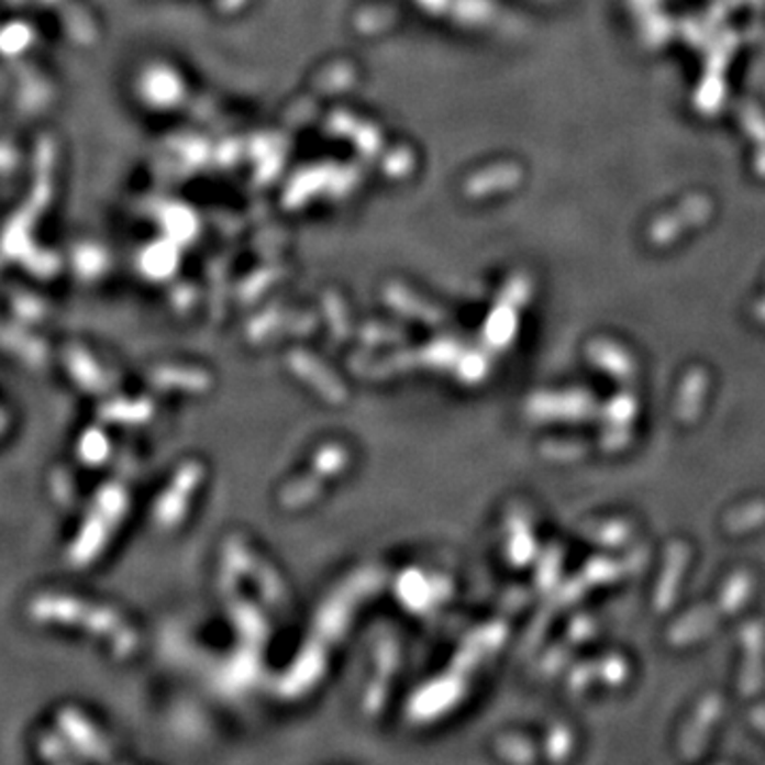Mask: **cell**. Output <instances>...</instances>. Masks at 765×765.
Here are the masks:
<instances>
[{
    "instance_id": "cell-3",
    "label": "cell",
    "mask_w": 765,
    "mask_h": 765,
    "mask_svg": "<svg viewBox=\"0 0 765 765\" xmlns=\"http://www.w3.org/2000/svg\"><path fill=\"white\" fill-rule=\"evenodd\" d=\"M719 714H721V700L717 696H708L701 701L694 721L687 725V732L683 733V740H680V749L687 760H696L700 755L703 742L708 738V730L719 719Z\"/></svg>"
},
{
    "instance_id": "cell-4",
    "label": "cell",
    "mask_w": 765,
    "mask_h": 765,
    "mask_svg": "<svg viewBox=\"0 0 765 765\" xmlns=\"http://www.w3.org/2000/svg\"><path fill=\"white\" fill-rule=\"evenodd\" d=\"M687 562H689V546L685 542H672V546L666 553V566L662 573V580H659L657 594H655V608L657 610H666L674 602Z\"/></svg>"
},
{
    "instance_id": "cell-1",
    "label": "cell",
    "mask_w": 765,
    "mask_h": 765,
    "mask_svg": "<svg viewBox=\"0 0 765 765\" xmlns=\"http://www.w3.org/2000/svg\"><path fill=\"white\" fill-rule=\"evenodd\" d=\"M751 589H753V580L751 576L746 573H738L733 576L732 580L728 583L721 600L717 602V606H706L701 610H696L694 614L685 617L683 621H678L672 632H669V642L674 644H685V642H691L696 637H701L703 634L710 632V628L728 612H732L735 608L744 605L751 596Z\"/></svg>"
},
{
    "instance_id": "cell-6",
    "label": "cell",
    "mask_w": 765,
    "mask_h": 765,
    "mask_svg": "<svg viewBox=\"0 0 765 765\" xmlns=\"http://www.w3.org/2000/svg\"><path fill=\"white\" fill-rule=\"evenodd\" d=\"M765 521V502H753L749 507H742V509L735 510L728 521H725V528L728 532L732 534H740V532H746V530H753L757 528L760 523Z\"/></svg>"
},
{
    "instance_id": "cell-7",
    "label": "cell",
    "mask_w": 765,
    "mask_h": 765,
    "mask_svg": "<svg viewBox=\"0 0 765 765\" xmlns=\"http://www.w3.org/2000/svg\"><path fill=\"white\" fill-rule=\"evenodd\" d=\"M751 721L755 723V728H760V730L765 733V706H757V708L751 712Z\"/></svg>"
},
{
    "instance_id": "cell-5",
    "label": "cell",
    "mask_w": 765,
    "mask_h": 765,
    "mask_svg": "<svg viewBox=\"0 0 765 765\" xmlns=\"http://www.w3.org/2000/svg\"><path fill=\"white\" fill-rule=\"evenodd\" d=\"M706 385H708V377L701 370H694L687 375V379L680 385V393L676 400V417L680 421L691 423L694 419H698Z\"/></svg>"
},
{
    "instance_id": "cell-2",
    "label": "cell",
    "mask_w": 765,
    "mask_h": 765,
    "mask_svg": "<svg viewBox=\"0 0 765 765\" xmlns=\"http://www.w3.org/2000/svg\"><path fill=\"white\" fill-rule=\"evenodd\" d=\"M742 642H744V651H746V662L744 669L740 676V689L744 696H753L762 689L764 685L765 672V628L764 623L755 621L744 625L742 630Z\"/></svg>"
}]
</instances>
